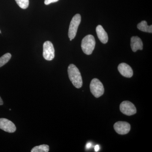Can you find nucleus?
I'll return each mask as SVG.
<instances>
[{"label":"nucleus","instance_id":"3","mask_svg":"<svg viewBox=\"0 0 152 152\" xmlns=\"http://www.w3.org/2000/svg\"><path fill=\"white\" fill-rule=\"evenodd\" d=\"M81 20V17L80 14H76L71 20L69 27L68 36L70 40L72 41L76 37L78 28Z\"/></svg>","mask_w":152,"mask_h":152},{"label":"nucleus","instance_id":"19","mask_svg":"<svg viewBox=\"0 0 152 152\" xmlns=\"http://www.w3.org/2000/svg\"><path fill=\"white\" fill-rule=\"evenodd\" d=\"M3 104V102L2 99L1 98V97H0V105H2Z\"/></svg>","mask_w":152,"mask_h":152},{"label":"nucleus","instance_id":"20","mask_svg":"<svg viewBox=\"0 0 152 152\" xmlns=\"http://www.w3.org/2000/svg\"><path fill=\"white\" fill-rule=\"evenodd\" d=\"M1 30H0V34H1Z\"/></svg>","mask_w":152,"mask_h":152},{"label":"nucleus","instance_id":"1","mask_svg":"<svg viewBox=\"0 0 152 152\" xmlns=\"http://www.w3.org/2000/svg\"><path fill=\"white\" fill-rule=\"evenodd\" d=\"M68 75L69 78L74 86L80 88L83 86V80L80 72L76 66L71 64L68 67Z\"/></svg>","mask_w":152,"mask_h":152},{"label":"nucleus","instance_id":"16","mask_svg":"<svg viewBox=\"0 0 152 152\" xmlns=\"http://www.w3.org/2000/svg\"><path fill=\"white\" fill-rule=\"evenodd\" d=\"M58 1L59 0H45V4L48 5L50 4L51 3L56 2Z\"/></svg>","mask_w":152,"mask_h":152},{"label":"nucleus","instance_id":"12","mask_svg":"<svg viewBox=\"0 0 152 152\" xmlns=\"http://www.w3.org/2000/svg\"><path fill=\"white\" fill-rule=\"evenodd\" d=\"M137 28L138 29L142 31L149 33H152V26H148L146 21H142L141 23H139L137 25Z\"/></svg>","mask_w":152,"mask_h":152},{"label":"nucleus","instance_id":"2","mask_svg":"<svg viewBox=\"0 0 152 152\" xmlns=\"http://www.w3.org/2000/svg\"><path fill=\"white\" fill-rule=\"evenodd\" d=\"M96 41L94 37L92 35H88L83 39L81 48L83 52L87 55L92 53L95 48Z\"/></svg>","mask_w":152,"mask_h":152},{"label":"nucleus","instance_id":"18","mask_svg":"<svg viewBox=\"0 0 152 152\" xmlns=\"http://www.w3.org/2000/svg\"><path fill=\"white\" fill-rule=\"evenodd\" d=\"M100 149V147L99 145H96L95 147V151L96 152H98Z\"/></svg>","mask_w":152,"mask_h":152},{"label":"nucleus","instance_id":"7","mask_svg":"<svg viewBox=\"0 0 152 152\" xmlns=\"http://www.w3.org/2000/svg\"><path fill=\"white\" fill-rule=\"evenodd\" d=\"M114 128L118 134L124 135L128 134L130 131L131 126L126 122L119 121L114 124Z\"/></svg>","mask_w":152,"mask_h":152},{"label":"nucleus","instance_id":"9","mask_svg":"<svg viewBox=\"0 0 152 152\" xmlns=\"http://www.w3.org/2000/svg\"><path fill=\"white\" fill-rule=\"evenodd\" d=\"M118 70L121 75L126 77L130 78L132 77V69L130 66L126 63L120 64L118 66Z\"/></svg>","mask_w":152,"mask_h":152},{"label":"nucleus","instance_id":"11","mask_svg":"<svg viewBox=\"0 0 152 152\" xmlns=\"http://www.w3.org/2000/svg\"><path fill=\"white\" fill-rule=\"evenodd\" d=\"M96 32L98 38L102 43L106 44L108 41L107 34L101 25H99L96 28Z\"/></svg>","mask_w":152,"mask_h":152},{"label":"nucleus","instance_id":"15","mask_svg":"<svg viewBox=\"0 0 152 152\" xmlns=\"http://www.w3.org/2000/svg\"><path fill=\"white\" fill-rule=\"evenodd\" d=\"M18 5L23 9L27 8L29 4V0H15Z\"/></svg>","mask_w":152,"mask_h":152},{"label":"nucleus","instance_id":"5","mask_svg":"<svg viewBox=\"0 0 152 152\" xmlns=\"http://www.w3.org/2000/svg\"><path fill=\"white\" fill-rule=\"evenodd\" d=\"M43 56L47 61H52L55 57V49L51 42L46 41L43 45Z\"/></svg>","mask_w":152,"mask_h":152},{"label":"nucleus","instance_id":"14","mask_svg":"<svg viewBox=\"0 0 152 152\" xmlns=\"http://www.w3.org/2000/svg\"><path fill=\"white\" fill-rule=\"evenodd\" d=\"M12 55L10 53H7L0 58V67L6 64L10 59Z\"/></svg>","mask_w":152,"mask_h":152},{"label":"nucleus","instance_id":"13","mask_svg":"<svg viewBox=\"0 0 152 152\" xmlns=\"http://www.w3.org/2000/svg\"><path fill=\"white\" fill-rule=\"evenodd\" d=\"M49 151V147L47 145H42L33 148L31 151V152H48Z\"/></svg>","mask_w":152,"mask_h":152},{"label":"nucleus","instance_id":"6","mask_svg":"<svg viewBox=\"0 0 152 152\" xmlns=\"http://www.w3.org/2000/svg\"><path fill=\"white\" fill-rule=\"evenodd\" d=\"M121 111L126 115L131 116L137 113V110L134 104L129 101H124L120 106Z\"/></svg>","mask_w":152,"mask_h":152},{"label":"nucleus","instance_id":"8","mask_svg":"<svg viewBox=\"0 0 152 152\" xmlns=\"http://www.w3.org/2000/svg\"><path fill=\"white\" fill-rule=\"evenodd\" d=\"M0 129L10 133L15 132L16 130V127L12 122L4 118H0Z\"/></svg>","mask_w":152,"mask_h":152},{"label":"nucleus","instance_id":"17","mask_svg":"<svg viewBox=\"0 0 152 152\" xmlns=\"http://www.w3.org/2000/svg\"><path fill=\"white\" fill-rule=\"evenodd\" d=\"M91 145H92L91 143H87V145H86V148L87 149H90V148H91Z\"/></svg>","mask_w":152,"mask_h":152},{"label":"nucleus","instance_id":"4","mask_svg":"<svg viewBox=\"0 0 152 152\" xmlns=\"http://www.w3.org/2000/svg\"><path fill=\"white\" fill-rule=\"evenodd\" d=\"M90 87L91 92L95 97L99 98L103 95L104 92L103 85L98 79L92 80Z\"/></svg>","mask_w":152,"mask_h":152},{"label":"nucleus","instance_id":"10","mask_svg":"<svg viewBox=\"0 0 152 152\" xmlns=\"http://www.w3.org/2000/svg\"><path fill=\"white\" fill-rule=\"evenodd\" d=\"M131 46L133 52H137L138 50H142L143 47L142 42L138 37H133L131 38Z\"/></svg>","mask_w":152,"mask_h":152}]
</instances>
